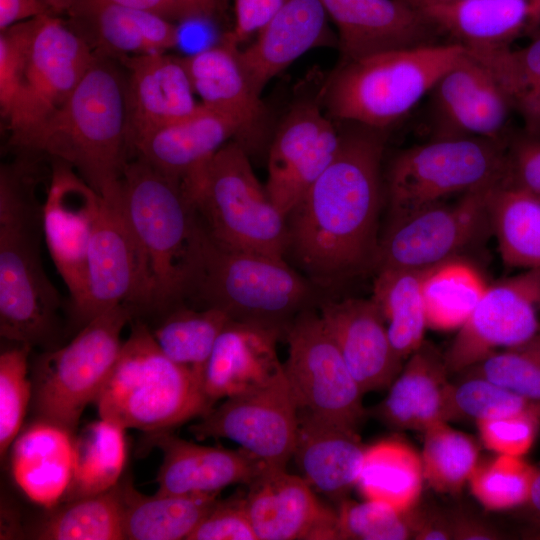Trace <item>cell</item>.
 <instances>
[{"instance_id": "6da1fadb", "label": "cell", "mask_w": 540, "mask_h": 540, "mask_svg": "<svg viewBox=\"0 0 540 540\" xmlns=\"http://www.w3.org/2000/svg\"><path fill=\"white\" fill-rule=\"evenodd\" d=\"M352 124L335 159L286 216V257L323 292L375 266L387 131Z\"/></svg>"}, {"instance_id": "7a4b0ae2", "label": "cell", "mask_w": 540, "mask_h": 540, "mask_svg": "<svg viewBox=\"0 0 540 540\" xmlns=\"http://www.w3.org/2000/svg\"><path fill=\"white\" fill-rule=\"evenodd\" d=\"M116 61L96 54L66 103L14 143L67 163L106 200L121 195L130 150L127 78Z\"/></svg>"}, {"instance_id": "3957f363", "label": "cell", "mask_w": 540, "mask_h": 540, "mask_svg": "<svg viewBox=\"0 0 540 540\" xmlns=\"http://www.w3.org/2000/svg\"><path fill=\"white\" fill-rule=\"evenodd\" d=\"M42 208L28 158L0 169V334L53 349L60 331L61 297L41 258Z\"/></svg>"}, {"instance_id": "277c9868", "label": "cell", "mask_w": 540, "mask_h": 540, "mask_svg": "<svg viewBox=\"0 0 540 540\" xmlns=\"http://www.w3.org/2000/svg\"><path fill=\"white\" fill-rule=\"evenodd\" d=\"M121 206L145 259L151 312L188 300L200 257L202 222L182 186L139 157L121 181Z\"/></svg>"}, {"instance_id": "5b68a950", "label": "cell", "mask_w": 540, "mask_h": 540, "mask_svg": "<svg viewBox=\"0 0 540 540\" xmlns=\"http://www.w3.org/2000/svg\"><path fill=\"white\" fill-rule=\"evenodd\" d=\"M322 293L284 258L225 246L203 226L188 297L196 307L215 308L230 319L271 327L284 336L299 313L318 309Z\"/></svg>"}, {"instance_id": "8992f818", "label": "cell", "mask_w": 540, "mask_h": 540, "mask_svg": "<svg viewBox=\"0 0 540 540\" xmlns=\"http://www.w3.org/2000/svg\"><path fill=\"white\" fill-rule=\"evenodd\" d=\"M465 54L460 44L434 43L342 61L321 89L322 107L332 120L387 131Z\"/></svg>"}, {"instance_id": "52a82bcc", "label": "cell", "mask_w": 540, "mask_h": 540, "mask_svg": "<svg viewBox=\"0 0 540 540\" xmlns=\"http://www.w3.org/2000/svg\"><path fill=\"white\" fill-rule=\"evenodd\" d=\"M94 403L101 418L151 434L201 418L213 408L193 372L166 356L151 329L135 318Z\"/></svg>"}, {"instance_id": "ba28073f", "label": "cell", "mask_w": 540, "mask_h": 540, "mask_svg": "<svg viewBox=\"0 0 540 540\" xmlns=\"http://www.w3.org/2000/svg\"><path fill=\"white\" fill-rule=\"evenodd\" d=\"M207 233L240 250L286 257V216L254 173L245 146L223 145L185 188Z\"/></svg>"}, {"instance_id": "9c48e42d", "label": "cell", "mask_w": 540, "mask_h": 540, "mask_svg": "<svg viewBox=\"0 0 540 540\" xmlns=\"http://www.w3.org/2000/svg\"><path fill=\"white\" fill-rule=\"evenodd\" d=\"M134 314L120 304L85 324L68 344L37 357L32 383L37 419L75 432L111 373L123 345L122 331Z\"/></svg>"}, {"instance_id": "30bf717a", "label": "cell", "mask_w": 540, "mask_h": 540, "mask_svg": "<svg viewBox=\"0 0 540 540\" xmlns=\"http://www.w3.org/2000/svg\"><path fill=\"white\" fill-rule=\"evenodd\" d=\"M507 143L508 139L480 137L433 138L401 151L387 173L389 220L502 183Z\"/></svg>"}, {"instance_id": "8fae6325", "label": "cell", "mask_w": 540, "mask_h": 540, "mask_svg": "<svg viewBox=\"0 0 540 540\" xmlns=\"http://www.w3.org/2000/svg\"><path fill=\"white\" fill-rule=\"evenodd\" d=\"M283 339L288 344L283 370L298 414L358 430L367 415L362 403L364 393L318 309L299 313Z\"/></svg>"}, {"instance_id": "7c38bea8", "label": "cell", "mask_w": 540, "mask_h": 540, "mask_svg": "<svg viewBox=\"0 0 540 540\" xmlns=\"http://www.w3.org/2000/svg\"><path fill=\"white\" fill-rule=\"evenodd\" d=\"M497 185L465 193L454 202H438L389 220L379 238L375 272L425 270L457 258L490 223V196Z\"/></svg>"}, {"instance_id": "4fadbf2b", "label": "cell", "mask_w": 540, "mask_h": 540, "mask_svg": "<svg viewBox=\"0 0 540 540\" xmlns=\"http://www.w3.org/2000/svg\"><path fill=\"white\" fill-rule=\"evenodd\" d=\"M151 312L152 290L148 268L121 206L103 199L87 257L86 291L70 311L82 328L98 315L120 305Z\"/></svg>"}, {"instance_id": "5bb4252c", "label": "cell", "mask_w": 540, "mask_h": 540, "mask_svg": "<svg viewBox=\"0 0 540 540\" xmlns=\"http://www.w3.org/2000/svg\"><path fill=\"white\" fill-rule=\"evenodd\" d=\"M298 427L297 406L283 370L270 383L225 399L188 430L197 440H231L265 465L286 468Z\"/></svg>"}, {"instance_id": "9a60e30c", "label": "cell", "mask_w": 540, "mask_h": 540, "mask_svg": "<svg viewBox=\"0 0 540 540\" xmlns=\"http://www.w3.org/2000/svg\"><path fill=\"white\" fill-rule=\"evenodd\" d=\"M95 55L67 22L55 15H43L18 99L7 121L13 144L66 103Z\"/></svg>"}, {"instance_id": "2e32d148", "label": "cell", "mask_w": 540, "mask_h": 540, "mask_svg": "<svg viewBox=\"0 0 540 540\" xmlns=\"http://www.w3.org/2000/svg\"><path fill=\"white\" fill-rule=\"evenodd\" d=\"M540 335V268L488 285L444 354L449 374L463 372L500 349Z\"/></svg>"}, {"instance_id": "e0dca14e", "label": "cell", "mask_w": 540, "mask_h": 540, "mask_svg": "<svg viewBox=\"0 0 540 540\" xmlns=\"http://www.w3.org/2000/svg\"><path fill=\"white\" fill-rule=\"evenodd\" d=\"M341 140L319 97L290 107L269 146L265 183L270 199L285 216L335 159Z\"/></svg>"}, {"instance_id": "ac0fdd59", "label": "cell", "mask_w": 540, "mask_h": 540, "mask_svg": "<svg viewBox=\"0 0 540 540\" xmlns=\"http://www.w3.org/2000/svg\"><path fill=\"white\" fill-rule=\"evenodd\" d=\"M43 202V238L70 295V311L82 301L87 257L103 198L67 163L52 159Z\"/></svg>"}, {"instance_id": "d6986e66", "label": "cell", "mask_w": 540, "mask_h": 540, "mask_svg": "<svg viewBox=\"0 0 540 540\" xmlns=\"http://www.w3.org/2000/svg\"><path fill=\"white\" fill-rule=\"evenodd\" d=\"M429 94L433 138L508 139L511 103L492 73L467 50Z\"/></svg>"}, {"instance_id": "ffe728a7", "label": "cell", "mask_w": 540, "mask_h": 540, "mask_svg": "<svg viewBox=\"0 0 540 540\" xmlns=\"http://www.w3.org/2000/svg\"><path fill=\"white\" fill-rule=\"evenodd\" d=\"M247 487L258 540H340L337 510L324 505L301 476L266 466Z\"/></svg>"}, {"instance_id": "44dd1931", "label": "cell", "mask_w": 540, "mask_h": 540, "mask_svg": "<svg viewBox=\"0 0 540 540\" xmlns=\"http://www.w3.org/2000/svg\"><path fill=\"white\" fill-rule=\"evenodd\" d=\"M338 31L342 61L430 45L439 35L403 0H320Z\"/></svg>"}, {"instance_id": "7402d4cb", "label": "cell", "mask_w": 540, "mask_h": 540, "mask_svg": "<svg viewBox=\"0 0 540 540\" xmlns=\"http://www.w3.org/2000/svg\"><path fill=\"white\" fill-rule=\"evenodd\" d=\"M318 312L362 392L389 388L403 360L395 353L372 298L325 297Z\"/></svg>"}, {"instance_id": "603a6c76", "label": "cell", "mask_w": 540, "mask_h": 540, "mask_svg": "<svg viewBox=\"0 0 540 540\" xmlns=\"http://www.w3.org/2000/svg\"><path fill=\"white\" fill-rule=\"evenodd\" d=\"M126 67L129 147L147 135L196 112L188 73L181 58L155 52L119 61Z\"/></svg>"}, {"instance_id": "cb8c5ba5", "label": "cell", "mask_w": 540, "mask_h": 540, "mask_svg": "<svg viewBox=\"0 0 540 540\" xmlns=\"http://www.w3.org/2000/svg\"><path fill=\"white\" fill-rule=\"evenodd\" d=\"M66 16L95 54L117 61L165 52L180 39L174 22L114 0H76Z\"/></svg>"}, {"instance_id": "d4e9b609", "label": "cell", "mask_w": 540, "mask_h": 540, "mask_svg": "<svg viewBox=\"0 0 540 540\" xmlns=\"http://www.w3.org/2000/svg\"><path fill=\"white\" fill-rule=\"evenodd\" d=\"M280 339L283 334L277 329L230 319L204 369L202 389L209 403L257 389L280 375Z\"/></svg>"}, {"instance_id": "484cf974", "label": "cell", "mask_w": 540, "mask_h": 540, "mask_svg": "<svg viewBox=\"0 0 540 540\" xmlns=\"http://www.w3.org/2000/svg\"><path fill=\"white\" fill-rule=\"evenodd\" d=\"M150 440L163 453L160 495L219 494L233 484L248 485L267 466L242 448L199 445L169 431L154 433Z\"/></svg>"}, {"instance_id": "4316f807", "label": "cell", "mask_w": 540, "mask_h": 540, "mask_svg": "<svg viewBox=\"0 0 540 540\" xmlns=\"http://www.w3.org/2000/svg\"><path fill=\"white\" fill-rule=\"evenodd\" d=\"M236 137L244 145V131L236 120L200 103L192 115L147 135L131 151L185 190L215 153Z\"/></svg>"}, {"instance_id": "83f0119b", "label": "cell", "mask_w": 540, "mask_h": 540, "mask_svg": "<svg viewBox=\"0 0 540 540\" xmlns=\"http://www.w3.org/2000/svg\"><path fill=\"white\" fill-rule=\"evenodd\" d=\"M328 15L320 0H289L238 49L240 62L261 96L265 86L307 51L330 40Z\"/></svg>"}, {"instance_id": "f1b7e54d", "label": "cell", "mask_w": 540, "mask_h": 540, "mask_svg": "<svg viewBox=\"0 0 540 540\" xmlns=\"http://www.w3.org/2000/svg\"><path fill=\"white\" fill-rule=\"evenodd\" d=\"M75 438L68 429L37 419L11 445L13 480L34 504L51 509L63 501L73 475Z\"/></svg>"}, {"instance_id": "f546056e", "label": "cell", "mask_w": 540, "mask_h": 540, "mask_svg": "<svg viewBox=\"0 0 540 540\" xmlns=\"http://www.w3.org/2000/svg\"><path fill=\"white\" fill-rule=\"evenodd\" d=\"M298 435L293 457L300 476L337 503L356 486L364 454L357 430L298 414Z\"/></svg>"}, {"instance_id": "4dcf8cb0", "label": "cell", "mask_w": 540, "mask_h": 540, "mask_svg": "<svg viewBox=\"0 0 540 540\" xmlns=\"http://www.w3.org/2000/svg\"><path fill=\"white\" fill-rule=\"evenodd\" d=\"M444 354L424 341L408 358L373 415L390 428L424 432L445 421L450 389ZM446 422V421H445Z\"/></svg>"}, {"instance_id": "1f68e13d", "label": "cell", "mask_w": 540, "mask_h": 540, "mask_svg": "<svg viewBox=\"0 0 540 540\" xmlns=\"http://www.w3.org/2000/svg\"><path fill=\"white\" fill-rule=\"evenodd\" d=\"M418 9L438 34L467 51L510 47L529 28V0H454Z\"/></svg>"}, {"instance_id": "d6a6232c", "label": "cell", "mask_w": 540, "mask_h": 540, "mask_svg": "<svg viewBox=\"0 0 540 540\" xmlns=\"http://www.w3.org/2000/svg\"><path fill=\"white\" fill-rule=\"evenodd\" d=\"M238 49L221 40L181 60L200 103L236 120L247 139L264 119L266 108L246 76Z\"/></svg>"}, {"instance_id": "836d02e7", "label": "cell", "mask_w": 540, "mask_h": 540, "mask_svg": "<svg viewBox=\"0 0 540 540\" xmlns=\"http://www.w3.org/2000/svg\"><path fill=\"white\" fill-rule=\"evenodd\" d=\"M125 539L182 540L188 538L219 494L144 495L129 478L119 481Z\"/></svg>"}, {"instance_id": "e575fe53", "label": "cell", "mask_w": 540, "mask_h": 540, "mask_svg": "<svg viewBox=\"0 0 540 540\" xmlns=\"http://www.w3.org/2000/svg\"><path fill=\"white\" fill-rule=\"evenodd\" d=\"M423 482L421 456L403 441L385 439L366 447L355 487L365 500L405 511L419 502Z\"/></svg>"}, {"instance_id": "d590c367", "label": "cell", "mask_w": 540, "mask_h": 540, "mask_svg": "<svg viewBox=\"0 0 540 540\" xmlns=\"http://www.w3.org/2000/svg\"><path fill=\"white\" fill-rule=\"evenodd\" d=\"M427 271H376L371 298L384 318L391 345L401 360L407 359L425 341L428 326L422 283Z\"/></svg>"}, {"instance_id": "8d00e7d4", "label": "cell", "mask_w": 540, "mask_h": 540, "mask_svg": "<svg viewBox=\"0 0 540 540\" xmlns=\"http://www.w3.org/2000/svg\"><path fill=\"white\" fill-rule=\"evenodd\" d=\"M489 217L504 263L540 268V196L502 182L491 193Z\"/></svg>"}, {"instance_id": "74e56055", "label": "cell", "mask_w": 540, "mask_h": 540, "mask_svg": "<svg viewBox=\"0 0 540 540\" xmlns=\"http://www.w3.org/2000/svg\"><path fill=\"white\" fill-rule=\"evenodd\" d=\"M125 430L101 417L82 430L75 438L72 480L62 502L99 494L119 483L127 458Z\"/></svg>"}, {"instance_id": "f35d334b", "label": "cell", "mask_w": 540, "mask_h": 540, "mask_svg": "<svg viewBox=\"0 0 540 540\" xmlns=\"http://www.w3.org/2000/svg\"><path fill=\"white\" fill-rule=\"evenodd\" d=\"M529 34V43L519 49L505 47L467 52L497 80L512 109L520 115L523 131L540 136V27Z\"/></svg>"}, {"instance_id": "ab89813d", "label": "cell", "mask_w": 540, "mask_h": 540, "mask_svg": "<svg viewBox=\"0 0 540 540\" xmlns=\"http://www.w3.org/2000/svg\"><path fill=\"white\" fill-rule=\"evenodd\" d=\"M487 287L480 272L459 257L428 269L422 283L428 328L458 330Z\"/></svg>"}, {"instance_id": "60d3db41", "label": "cell", "mask_w": 540, "mask_h": 540, "mask_svg": "<svg viewBox=\"0 0 540 540\" xmlns=\"http://www.w3.org/2000/svg\"><path fill=\"white\" fill-rule=\"evenodd\" d=\"M163 315L157 327L151 330L157 344L171 360L192 371L202 385L207 361L230 318L215 308L186 304Z\"/></svg>"}, {"instance_id": "b9f144b4", "label": "cell", "mask_w": 540, "mask_h": 540, "mask_svg": "<svg viewBox=\"0 0 540 540\" xmlns=\"http://www.w3.org/2000/svg\"><path fill=\"white\" fill-rule=\"evenodd\" d=\"M65 503L40 525L36 539H125L119 483L105 492Z\"/></svg>"}, {"instance_id": "7bdbcfd3", "label": "cell", "mask_w": 540, "mask_h": 540, "mask_svg": "<svg viewBox=\"0 0 540 540\" xmlns=\"http://www.w3.org/2000/svg\"><path fill=\"white\" fill-rule=\"evenodd\" d=\"M423 433L424 481L438 493H459L478 465L475 441L445 421L429 426Z\"/></svg>"}, {"instance_id": "ee69618b", "label": "cell", "mask_w": 540, "mask_h": 540, "mask_svg": "<svg viewBox=\"0 0 540 540\" xmlns=\"http://www.w3.org/2000/svg\"><path fill=\"white\" fill-rule=\"evenodd\" d=\"M536 469L522 457L498 454L478 463L469 479L471 492L488 510L523 506L528 500Z\"/></svg>"}, {"instance_id": "f6af8a7d", "label": "cell", "mask_w": 540, "mask_h": 540, "mask_svg": "<svg viewBox=\"0 0 540 540\" xmlns=\"http://www.w3.org/2000/svg\"><path fill=\"white\" fill-rule=\"evenodd\" d=\"M522 413L538 414L522 397L474 372L451 383L445 421L497 418ZM540 419V418H539Z\"/></svg>"}, {"instance_id": "bcb514c9", "label": "cell", "mask_w": 540, "mask_h": 540, "mask_svg": "<svg viewBox=\"0 0 540 540\" xmlns=\"http://www.w3.org/2000/svg\"><path fill=\"white\" fill-rule=\"evenodd\" d=\"M471 368L525 399L540 418V335L524 345L497 351Z\"/></svg>"}, {"instance_id": "7dc6e473", "label": "cell", "mask_w": 540, "mask_h": 540, "mask_svg": "<svg viewBox=\"0 0 540 540\" xmlns=\"http://www.w3.org/2000/svg\"><path fill=\"white\" fill-rule=\"evenodd\" d=\"M340 540L413 539L411 508L399 510L386 503L348 498L338 503Z\"/></svg>"}, {"instance_id": "c3c4849f", "label": "cell", "mask_w": 540, "mask_h": 540, "mask_svg": "<svg viewBox=\"0 0 540 540\" xmlns=\"http://www.w3.org/2000/svg\"><path fill=\"white\" fill-rule=\"evenodd\" d=\"M32 348L21 345L0 355V454L3 458L19 435L33 384L28 378V357Z\"/></svg>"}, {"instance_id": "681fc988", "label": "cell", "mask_w": 540, "mask_h": 540, "mask_svg": "<svg viewBox=\"0 0 540 540\" xmlns=\"http://www.w3.org/2000/svg\"><path fill=\"white\" fill-rule=\"evenodd\" d=\"M42 16L0 31V113L8 121L18 99Z\"/></svg>"}, {"instance_id": "f907efd6", "label": "cell", "mask_w": 540, "mask_h": 540, "mask_svg": "<svg viewBox=\"0 0 540 540\" xmlns=\"http://www.w3.org/2000/svg\"><path fill=\"white\" fill-rule=\"evenodd\" d=\"M187 540H258L245 495L218 498Z\"/></svg>"}, {"instance_id": "816d5d0a", "label": "cell", "mask_w": 540, "mask_h": 540, "mask_svg": "<svg viewBox=\"0 0 540 540\" xmlns=\"http://www.w3.org/2000/svg\"><path fill=\"white\" fill-rule=\"evenodd\" d=\"M484 446L510 456L523 457L532 447L540 419L531 413H522L476 421Z\"/></svg>"}, {"instance_id": "f5cc1de1", "label": "cell", "mask_w": 540, "mask_h": 540, "mask_svg": "<svg viewBox=\"0 0 540 540\" xmlns=\"http://www.w3.org/2000/svg\"><path fill=\"white\" fill-rule=\"evenodd\" d=\"M503 183L540 196V136L524 131L509 136Z\"/></svg>"}, {"instance_id": "db71d44e", "label": "cell", "mask_w": 540, "mask_h": 540, "mask_svg": "<svg viewBox=\"0 0 540 540\" xmlns=\"http://www.w3.org/2000/svg\"><path fill=\"white\" fill-rule=\"evenodd\" d=\"M289 0H234V24L222 40L239 47ZM240 48V47H239Z\"/></svg>"}, {"instance_id": "11a10c76", "label": "cell", "mask_w": 540, "mask_h": 540, "mask_svg": "<svg viewBox=\"0 0 540 540\" xmlns=\"http://www.w3.org/2000/svg\"><path fill=\"white\" fill-rule=\"evenodd\" d=\"M145 9L172 22L210 19L220 10L223 0H114Z\"/></svg>"}, {"instance_id": "9f6ffc18", "label": "cell", "mask_w": 540, "mask_h": 540, "mask_svg": "<svg viewBox=\"0 0 540 540\" xmlns=\"http://www.w3.org/2000/svg\"><path fill=\"white\" fill-rule=\"evenodd\" d=\"M413 539L451 540V512L419 502L411 508Z\"/></svg>"}, {"instance_id": "6f0895ef", "label": "cell", "mask_w": 540, "mask_h": 540, "mask_svg": "<svg viewBox=\"0 0 540 540\" xmlns=\"http://www.w3.org/2000/svg\"><path fill=\"white\" fill-rule=\"evenodd\" d=\"M452 540H497L500 532L489 523L469 513L451 512Z\"/></svg>"}, {"instance_id": "680465c9", "label": "cell", "mask_w": 540, "mask_h": 540, "mask_svg": "<svg viewBox=\"0 0 540 540\" xmlns=\"http://www.w3.org/2000/svg\"><path fill=\"white\" fill-rule=\"evenodd\" d=\"M47 14L52 15L41 0H0V31Z\"/></svg>"}, {"instance_id": "91938a15", "label": "cell", "mask_w": 540, "mask_h": 540, "mask_svg": "<svg viewBox=\"0 0 540 540\" xmlns=\"http://www.w3.org/2000/svg\"><path fill=\"white\" fill-rule=\"evenodd\" d=\"M523 506L533 521L540 525V468L536 469L528 500Z\"/></svg>"}, {"instance_id": "94428289", "label": "cell", "mask_w": 540, "mask_h": 540, "mask_svg": "<svg viewBox=\"0 0 540 540\" xmlns=\"http://www.w3.org/2000/svg\"><path fill=\"white\" fill-rule=\"evenodd\" d=\"M50 10L52 15H67L76 0H41Z\"/></svg>"}, {"instance_id": "6125c7cd", "label": "cell", "mask_w": 540, "mask_h": 540, "mask_svg": "<svg viewBox=\"0 0 540 540\" xmlns=\"http://www.w3.org/2000/svg\"><path fill=\"white\" fill-rule=\"evenodd\" d=\"M530 17L528 33L540 27V0H529Z\"/></svg>"}, {"instance_id": "be15d7a7", "label": "cell", "mask_w": 540, "mask_h": 540, "mask_svg": "<svg viewBox=\"0 0 540 540\" xmlns=\"http://www.w3.org/2000/svg\"><path fill=\"white\" fill-rule=\"evenodd\" d=\"M409 5L413 7H420L423 5L431 4V3H437V2H447V1H454V0H403Z\"/></svg>"}, {"instance_id": "e7e4bbea", "label": "cell", "mask_w": 540, "mask_h": 540, "mask_svg": "<svg viewBox=\"0 0 540 540\" xmlns=\"http://www.w3.org/2000/svg\"><path fill=\"white\" fill-rule=\"evenodd\" d=\"M537 536H540V533H539V534H537Z\"/></svg>"}]
</instances>
